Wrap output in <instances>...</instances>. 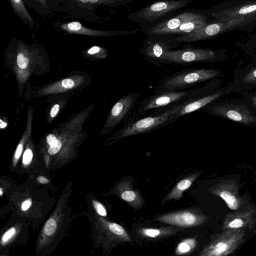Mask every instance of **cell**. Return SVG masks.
Wrapping results in <instances>:
<instances>
[{
  "mask_svg": "<svg viewBox=\"0 0 256 256\" xmlns=\"http://www.w3.org/2000/svg\"><path fill=\"white\" fill-rule=\"evenodd\" d=\"M210 86L196 88L190 90H172L157 92L154 95L146 98L140 102L134 109L132 114L124 122L126 123L151 114H156L184 104L211 92Z\"/></svg>",
  "mask_w": 256,
  "mask_h": 256,
  "instance_id": "1",
  "label": "cell"
},
{
  "mask_svg": "<svg viewBox=\"0 0 256 256\" xmlns=\"http://www.w3.org/2000/svg\"><path fill=\"white\" fill-rule=\"evenodd\" d=\"M124 0H50L54 12L64 14V20L76 19L96 22L104 20L96 14L100 8H114Z\"/></svg>",
  "mask_w": 256,
  "mask_h": 256,
  "instance_id": "2",
  "label": "cell"
},
{
  "mask_svg": "<svg viewBox=\"0 0 256 256\" xmlns=\"http://www.w3.org/2000/svg\"><path fill=\"white\" fill-rule=\"evenodd\" d=\"M184 104L160 113L145 116L125 123L124 128L117 134L116 138L122 139L146 134L172 124L180 118L178 114Z\"/></svg>",
  "mask_w": 256,
  "mask_h": 256,
  "instance_id": "3",
  "label": "cell"
},
{
  "mask_svg": "<svg viewBox=\"0 0 256 256\" xmlns=\"http://www.w3.org/2000/svg\"><path fill=\"white\" fill-rule=\"evenodd\" d=\"M223 75L221 71L214 69L186 70L165 78L158 86L156 93L183 90L198 84L220 78Z\"/></svg>",
  "mask_w": 256,
  "mask_h": 256,
  "instance_id": "4",
  "label": "cell"
},
{
  "mask_svg": "<svg viewBox=\"0 0 256 256\" xmlns=\"http://www.w3.org/2000/svg\"><path fill=\"white\" fill-rule=\"evenodd\" d=\"M205 112L247 126H256V112L245 102H214L202 108Z\"/></svg>",
  "mask_w": 256,
  "mask_h": 256,
  "instance_id": "5",
  "label": "cell"
},
{
  "mask_svg": "<svg viewBox=\"0 0 256 256\" xmlns=\"http://www.w3.org/2000/svg\"><path fill=\"white\" fill-rule=\"evenodd\" d=\"M256 20L249 18H238L228 20L207 22L194 32L184 35L175 36L170 40L178 44L198 42L217 36L236 28H246L251 24H256Z\"/></svg>",
  "mask_w": 256,
  "mask_h": 256,
  "instance_id": "6",
  "label": "cell"
},
{
  "mask_svg": "<svg viewBox=\"0 0 256 256\" xmlns=\"http://www.w3.org/2000/svg\"><path fill=\"white\" fill-rule=\"evenodd\" d=\"M194 0H165L158 1L137 12L126 18L138 23L142 26L153 25L164 17L176 12L192 2Z\"/></svg>",
  "mask_w": 256,
  "mask_h": 256,
  "instance_id": "7",
  "label": "cell"
},
{
  "mask_svg": "<svg viewBox=\"0 0 256 256\" xmlns=\"http://www.w3.org/2000/svg\"><path fill=\"white\" fill-rule=\"evenodd\" d=\"M225 54L210 49L188 48L170 50L164 54L162 63L188 64L198 62H214L224 58Z\"/></svg>",
  "mask_w": 256,
  "mask_h": 256,
  "instance_id": "8",
  "label": "cell"
},
{
  "mask_svg": "<svg viewBox=\"0 0 256 256\" xmlns=\"http://www.w3.org/2000/svg\"><path fill=\"white\" fill-rule=\"evenodd\" d=\"M53 26L62 34L108 38L134 34L140 31L138 28L128 31L97 30L86 27L78 21L64 19L55 22Z\"/></svg>",
  "mask_w": 256,
  "mask_h": 256,
  "instance_id": "9",
  "label": "cell"
},
{
  "mask_svg": "<svg viewBox=\"0 0 256 256\" xmlns=\"http://www.w3.org/2000/svg\"><path fill=\"white\" fill-rule=\"evenodd\" d=\"M205 18H207L206 14L190 10L153 25L146 26L143 32L148 37H166L185 22Z\"/></svg>",
  "mask_w": 256,
  "mask_h": 256,
  "instance_id": "10",
  "label": "cell"
},
{
  "mask_svg": "<svg viewBox=\"0 0 256 256\" xmlns=\"http://www.w3.org/2000/svg\"><path fill=\"white\" fill-rule=\"evenodd\" d=\"M216 20H228L238 18L256 20V0H236L222 4L212 14Z\"/></svg>",
  "mask_w": 256,
  "mask_h": 256,
  "instance_id": "11",
  "label": "cell"
},
{
  "mask_svg": "<svg viewBox=\"0 0 256 256\" xmlns=\"http://www.w3.org/2000/svg\"><path fill=\"white\" fill-rule=\"evenodd\" d=\"M143 44L140 53L149 61L158 64L162 63L164 56L167 51L180 45L168 39L153 37H148Z\"/></svg>",
  "mask_w": 256,
  "mask_h": 256,
  "instance_id": "12",
  "label": "cell"
},
{
  "mask_svg": "<svg viewBox=\"0 0 256 256\" xmlns=\"http://www.w3.org/2000/svg\"><path fill=\"white\" fill-rule=\"evenodd\" d=\"M139 98L138 94L131 92L122 97L113 106L107 127L113 128L128 119L134 110Z\"/></svg>",
  "mask_w": 256,
  "mask_h": 256,
  "instance_id": "13",
  "label": "cell"
},
{
  "mask_svg": "<svg viewBox=\"0 0 256 256\" xmlns=\"http://www.w3.org/2000/svg\"><path fill=\"white\" fill-rule=\"evenodd\" d=\"M230 87H228L220 90L210 92L196 98L193 99L185 102L178 112L179 118L186 115L201 109L208 104L216 102L220 98L230 92Z\"/></svg>",
  "mask_w": 256,
  "mask_h": 256,
  "instance_id": "14",
  "label": "cell"
},
{
  "mask_svg": "<svg viewBox=\"0 0 256 256\" xmlns=\"http://www.w3.org/2000/svg\"><path fill=\"white\" fill-rule=\"evenodd\" d=\"M157 220L170 225L188 228L198 226L200 219L194 212L186 210L163 215L159 217Z\"/></svg>",
  "mask_w": 256,
  "mask_h": 256,
  "instance_id": "15",
  "label": "cell"
},
{
  "mask_svg": "<svg viewBox=\"0 0 256 256\" xmlns=\"http://www.w3.org/2000/svg\"><path fill=\"white\" fill-rule=\"evenodd\" d=\"M120 197L132 208L138 209L142 207L143 199L139 192L134 190L128 180H124L119 187Z\"/></svg>",
  "mask_w": 256,
  "mask_h": 256,
  "instance_id": "16",
  "label": "cell"
},
{
  "mask_svg": "<svg viewBox=\"0 0 256 256\" xmlns=\"http://www.w3.org/2000/svg\"><path fill=\"white\" fill-rule=\"evenodd\" d=\"M15 14L30 30H34L37 23L26 8L24 0H8Z\"/></svg>",
  "mask_w": 256,
  "mask_h": 256,
  "instance_id": "17",
  "label": "cell"
},
{
  "mask_svg": "<svg viewBox=\"0 0 256 256\" xmlns=\"http://www.w3.org/2000/svg\"><path fill=\"white\" fill-rule=\"evenodd\" d=\"M25 5L32 9L40 16L46 18L54 12L50 0H24Z\"/></svg>",
  "mask_w": 256,
  "mask_h": 256,
  "instance_id": "18",
  "label": "cell"
},
{
  "mask_svg": "<svg viewBox=\"0 0 256 256\" xmlns=\"http://www.w3.org/2000/svg\"><path fill=\"white\" fill-rule=\"evenodd\" d=\"M207 22V18L186 22L172 32L168 36L160 38H170L177 36L188 34L203 26Z\"/></svg>",
  "mask_w": 256,
  "mask_h": 256,
  "instance_id": "19",
  "label": "cell"
},
{
  "mask_svg": "<svg viewBox=\"0 0 256 256\" xmlns=\"http://www.w3.org/2000/svg\"><path fill=\"white\" fill-rule=\"evenodd\" d=\"M196 177L197 176L193 175L180 181L166 196L164 202L180 200L182 197L183 192L191 186Z\"/></svg>",
  "mask_w": 256,
  "mask_h": 256,
  "instance_id": "20",
  "label": "cell"
},
{
  "mask_svg": "<svg viewBox=\"0 0 256 256\" xmlns=\"http://www.w3.org/2000/svg\"><path fill=\"white\" fill-rule=\"evenodd\" d=\"M196 242L194 239L188 238L180 242L176 249L178 255L186 254L191 252L196 247Z\"/></svg>",
  "mask_w": 256,
  "mask_h": 256,
  "instance_id": "21",
  "label": "cell"
},
{
  "mask_svg": "<svg viewBox=\"0 0 256 256\" xmlns=\"http://www.w3.org/2000/svg\"><path fill=\"white\" fill-rule=\"evenodd\" d=\"M110 230L114 234L124 241H131V238L125 229L121 226L116 223H110L108 224Z\"/></svg>",
  "mask_w": 256,
  "mask_h": 256,
  "instance_id": "22",
  "label": "cell"
},
{
  "mask_svg": "<svg viewBox=\"0 0 256 256\" xmlns=\"http://www.w3.org/2000/svg\"><path fill=\"white\" fill-rule=\"evenodd\" d=\"M169 232H167L162 229H153V228H142L139 231V233L142 236L152 238H156L168 234Z\"/></svg>",
  "mask_w": 256,
  "mask_h": 256,
  "instance_id": "23",
  "label": "cell"
},
{
  "mask_svg": "<svg viewBox=\"0 0 256 256\" xmlns=\"http://www.w3.org/2000/svg\"><path fill=\"white\" fill-rule=\"evenodd\" d=\"M220 197L226 202L228 207L232 210H236L238 208V202L232 194L227 191L222 192Z\"/></svg>",
  "mask_w": 256,
  "mask_h": 256,
  "instance_id": "24",
  "label": "cell"
},
{
  "mask_svg": "<svg viewBox=\"0 0 256 256\" xmlns=\"http://www.w3.org/2000/svg\"><path fill=\"white\" fill-rule=\"evenodd\" d=\"M13 40L19 50V52L18 54L16 57L17 64L20 69H26L29 64V58L26 56L25 52H20V50L16 43V40L14 39Z\"/></svg>",
  "mask_w": 256,
  "mask_h": 256,
  "instance_id": "25",
  "label": "cell"
},
{
  "mask_svg": "<svg viewBox=\"0 0 256 256\" xmlns=\"http://www.w3.org/2000/svg\"><path fill=\"white\" fill-rule=\"evenodd\" d=\"M243 82L248 86H256V66L253 68L244 76Z\"/></svg>",
  "mask_w": 256,
  "mask_h": 256,
  "instance_id": "26",
  "label": "cell"
},
{
  "mask_svg": "<svg viewBox=\"0 0 256 256\" xmlns=\"http://www.w3.org/2000/svg\"><path fill=\"white\" fill-rule=\"evenodd\" d=\"M228 246L224 242H220L216 245L210 251V255L220 256L228 250Z\"/></svg>",
  "mask_w": 256,
  "mask_h": 256,
  "instance_id": "27",
  "label": "cell"
},
{
  "mask_svg": "<svg viewBox=\"0 0 256 256\" xmlns=\"http://www.w3.org/2000/svg\"><path fill=\"white\" fill-rule=\"evenodd\" d=\"M56 222L54 218L50 219L46 224L44 232L48 236L53 234L56 230Z\"/></svg>",
  "mask_w": 256,
  "mask_h": 256,
  "instance_id": "28",
  "label": "cell"
},
{
  "mask_svg": "<svg viewBox=\"0 0 256 256\" xmlns=\"http://www.w3.org/2000/svg\"><path fill=\"white\" fill-rule=\"evenodd\" d=\"M246 103L254 110L256 112V92L248 94L246 96Z\"/></svg>",
  "mask_w": 256,
  "mask_h": 256,
  "instance_id": "29",
  "label": "cell"
},
{
  "mask_svg": "<svg viewBox=\"0 0 256 256\" xmlns=\"http://www.w3.org/2000/svg\"><path fill=\"white\" fill-rule=\"evenodd\" d=\"M93 204L97 212L102 216H106L107 212L104 206L96 201H93Z\"/></svg>",
  "mask_w": 256,
  "mask_h": 256,
  "instance_id": "30",
  "label": "cell"
},
{
  "mask_svg": "<svg viewBox=\"0 0 256 256\" xmlns=\"http://www.w3.org/2000/svg\"><path fill=\"white\" fill-rule=\"evenodd\" d=\"M62 144L61 142L58 140H56L52 146H50L48 152L50 154H57L61 149Z\"/></svg>",
  "mask_w": 256,
  "mask_h": 256,
  "instance_id": "31",
  "label": "cell"
},
{
  "mask_svg": "<svg viewBox=\"0 0 256 256\" xmlns=\"http://www.w3.org/2000/svg\"><path fill=\"white\" fill-rule=\"evenodd\" d=\"M33 158V153L31 150H26L24 154L23 163L24 165L29 164Z\"/></svg>",
  "mask_w": 256,
  "mask_h": 256,
  "instance_id": "32",
  "label": "cell"
},
{
  "mask_svg": "<svg viewBox=\"0 0 256 256\" xmlns=\"http://www.w3.org/2000/svg\"><path fill=\"white\" fill-rule=\"evenodd\" d=\"M106 50L104 48H102L98 46H94L89 49L88 54L90 55H94L101 52H106Z\"/></svg>",
  "mask_w": 256,
  "mask_h": 256,
  "instance_id": "33",
  "label": "cell"
},
{
  "mask_svg": "<svg viewBox=\"0 0 256 256\" xmlns=\"http://www.w3.org/2000/svg\"><path fill=\"white\" fill-rule=\"evenodd\" d=\"M16 232V230L14 228H12L9 230L8 232H6L5 234L4 235L2 240L4 242H6L8 241Z\"/></svg>",
  "mask_w": 256,
  "mask_h": 256,
  "instance_id": "34",
  "label": "cell"
},
{
  "mask_svg": "<svg viewBox=\"0 0 256 256\" xmlns=\"http://www.w3.org/2000/svg\"><path fill=\"white\" fill-rule=\"evenodd\" d=\"M62 84L64 88L66 89H70L74 86V82L70 78L63 80L62 81Z\"/></svg>",
  "mask_w": 256,
  "mask_h": 256,
  "instance_id": "35",
  "label": "cell"
},
{
  "mask_svg": "<svg viewBox=\"0 0 256 256\" xmlns=\"http://www.w3.org/2000/svg\"><path fill=\"white\" fill-rule=\"evenodd\" d=\"M244 224L243 221L240 219H236L230 222L229 226L231 228H239L242 227Z\"/></svg>",
  "mask_w": 256,
  "mask_h": 256,
  "instance_id": "36",
  "label": "cell"
},
{
  "mask_svg": "<svg viewBox=\"0 0 256 256\" xmlns=\"http://www.w3.org/2000/svg\"><path fill=\"white\" fill-rule=\"evenodd\" d=\"M60 110V106L55 104L52 108L50 111V116L52 118H55L58 114Z\"/></svg>",
  "mask_w": 256,
  "mask_h": 256,
  "instance_id": "37",
  "label": "cell"
},
{
  "mask_svg": "<svg viewBox=\"0 0 256 256\" xmlns=\"http://www.w3.org/2000/svg\"><path fill=\"white\" fill-rule=\"evenodd\" d=\"M46 140L48 144L50 146L58 140L55 136L50 134L47 136Z\"/></svg>",
  "mask_w": 256,
  "mask_h": 256,
  "instance_id": "38",
  "label": "cell"
},
{
  "mask_svg": "<svg viewBox=\"0 0 256 256\" xmlns=\"http://www.w3.org/2000/svg\"><path fill=\"white\" fill-rule=\"evenodd\" d=\"M32 205V202L30 200H26L22 206V209L23 211H26L30 208Z\"/></svg>",
  "mask_w": 256,
  "mask_h": 256,
  "instance_id": "39",
  "label": "cell"
},
{
  "mask_svg": "<svg viewBox=\"0 0 256 256\" xmlns=\"http://www.w3.org/2000/svg\"><path fill=\"white\" fill-rule=\"evenodd\" d=\"M23 150V146L22 144H20L17 148L16 154H15V158L16 159H18L22 154Z\"/></svg>",
  "mask_w": 256,
  "mask_h": 256,
  "instance_id": "40",
  "label": "cell"
},
{
  "mask_svg": "<svg viewBox=\"0 0 256 256\" xmlns=\"http://www.w3.org/2000/svg\"><path fill=\"white\" fill-rule=\"evenodd\" d=\"M38 181L42 184H48L50 182L49 180L44 176H39L37 178Z\"/></svg>",
  "mask_w": 256,
  "mask_h": 256,
  "instance_id": "41",
  "label": "cell"
},
{
  "mask_svg": "<svg viewBox=\"0 0 256 256\" xmlns=\"http://www.w3.org/2000/svg\"><path fill=\"white\" fill-rule=\"evenodd\" d=\"M8 124L3 122L2 120H0V128L2 129L4 128L7 126Z\"/></svg>",
  "mask_w": 256,
  "mask_h": 256,
  "instance_id": "42",
  "label": "cell"
},
{
  "mask_svg": "<svg viewBox=\"0 0 256 256\" xmlns=\"http://www.w3.org/2000/svg\"><path fill=\"white\" fill-rule=\"evenodd\" d=\"M252 42H256V34L253 37V38L251 40Z\"/></svg>",
  "mask_w": 256,
  "mask_h": 256,
  "instance_id": "43",
  "label": "cell"
},
{
  "mask_svg": "<svg viewBox=\"0 0 256 256\" xmlns=\"http://www.w3.org/2000/svg\"><path fill=\"white\" fill-rule=\"evenodd\" d=\"M3 194V190L2 188H0V196H2Z\"/></svg>",
  "mask_w": 256,
  "mask_h": 256,
  "instance_id": "44",
  "label": "cell"
}]
</instances>
